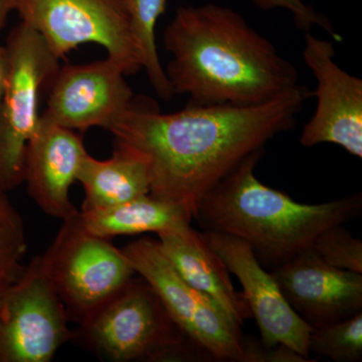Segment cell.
I'll return each mask as SVG.
<instances>
[{"instance_id": "6da1fadb", "label": "cell", "mask_w": 362, "mask_h": 362, "mask_svg": "<svg viewBox=\"0 0 362 362\" xmlns=\"http://www.w3.org/2000/svg\"><path fill=\"white\" fill-rule=\"evenodd\" d=\"M309 96L298 85L254 106L188 104L171 114L135 98L108 131L117 144L148 162L150 194L180 204L194 218L211 188L275 136L291 129Z\"/></svg>"}, {"instance_id": "8992f818", "label": "cell", "mask_w": 362, "mask_h": 362, "mask_svg": "<svg viewBox=\"0 0 362 362\" xmlns=\"http://www.w3.org/2000/svg\"><path fill=\"white\" fill-rule=\"evenodd\" d=\"M8 73L0 102V192L18 187L25 178L26 146L39 125V104L59 68L39 33L18 23L6 39Z\"/></svg>"}, {"instance_id": "5b68a950", "label": "cell", "mask_w": 362, "mask_h": 362, "mask_svg": "<svg viewBox=\"0 0 362 362\" xmlns=\"http://www.w3.org/2000/svg\"><path fill=\"white\" fill-rule=\"evenodd\" d=\"M39 261L69 320L78 325L121 291L135 274L122 250L88 230L80 213L63 221Z\"/></svg>"}, {"instance_id": "603a6c76", "label": "cell", "mask_w": 362, "mask_h": 362, "mask_svg": "<svg viewBox=\"0 0 362 362\" xmlns=\"http://www.w3.org/2000/svg\"><path fill=\"white\" fill-rule=\"evenodd\" d=\"M244 362H310L311 359L305 358L286 345L278 344L275 346L262 347L256 342L244 341Z\"/></svg>"}, {"instance_id": "ffe728a7", "label": "cell", "mask_w": 362, "mask_h": 362, "mask_svg": "<svg viewBox=\"0 0 362 362\" xmlns=\"http://www.w3.org/2000/svg\"><path fill=\"white\" fill-rule=\"evenodd\" d=\"M28 251L23 218L9 201L7 192H0V285L9 284L20 277L21 264Z\"/></svg>"}, {"instance_id": "e0dca14e", "label": "cell", "mask_w": 362, "mask_h": 362, "mask_svg": "<svg viewBox=\"0 0 362 362\" xmlns=\"http://www.w3.org/2000/svg\"><path fill=\"white\" fill-rule=\"evenodd\" d=\"M80 218L88 230L109 240L117 235L182 230L192 221L180 204L150 194L118 206L81 211Z\"/></svg>"}, {"instance_id": "7402d4cb", "label": "cell", "mask_w": 362, "mask_h": 362, "mask_svg": "<svg viewBox=\"0 0 362 362\" xmlns=\"http://www.w3.org/2000/svg\"><path fill=\"white\" fill-rule=\"evenodd\" d=\"M255 4L263 11H272L275 8L286 9L292 14L295 25L299 30L309 32L314 25H319L327 30L335 39L339 40L329 21L316 13L311 6L305 4L303 0H252Z\"/></svg>"}, {"instance_id": "8fae6325", "label": "cell", "mask_w": 362, "mask_h": 362, "mask_svg": "<svg viewBox=\"0 0 362 362\" xmlns=\"http://www.w3.org/2000/svg\"><path fill=\"white\" fill-rule=\"evenodd\" d=\"M47 118L75 131L108 130L135 96L118 64L106 59L59 66L47 87Z\"/></svg>"}, {"instance_id": "cb8c5ba5", "label": "cell", "mask_w": 362, "mask_h": 362, "mask_svg": "<svg viewBox=\"0 0 362 362\" xmlns=\"http://www.w3.org/2000/svg\"><path fill=\"white\" fill-rule=\"evenodd\" d=\"M7 73H8V58L6 45L0 44V102L6 90Z\"/></svg>"}, {"instance_id": "44dd1931", "label": "cell", "mask_w": 362, "mask_h": 362, "mask_svg": "<svg viewBox=\"0 0 362 362\" xmlns=\"http://www.w3.org/2000/svg\"><path fill=\"white\" fill-rule=\"evenodd\" d=\"M323 261L335 268L362 274V242L342 225L319 233L311 246Z\"/></svg>"}, {"instance_id": "52a82bcc", "label": "cell", "mask_w": 362, "mask_h": 362, "mask_svg": "<svg viewBox=\"0 0 362 362\" xmlns=\"http://www.w3.org/2000/svg\"><path fill=\"white\" fill-rule=\"evenodd\" d=\"M9 4L59 59L81 45L96 44L106 49L125 76L142 69L123 0H9Z\"/></svg>"}, {"instance_id": "2e32d148", "label": "cell", "mask_w": 362, "mask_h": 362, "mask_svg": "<svg viewBox=\"0 0 362 362\" xmlns=\"http://www.w3.org/2000/svg\"><path fill=\"white\" fill-rule=\"evenodd\" d=\"M77 181L85 189L82 211L118 206L150 194L148 162L139 152L117 143L106 160L88 154Z\"/></svg>"}, {"instance_id": "d4e9b609", "label": "cell", "mask_w": 362, "mask_h": 362, "mask_svg": "<svg viewBox=\"0 0 362 362\" xmlns=\"http://www.w3.org/2000/svg\"><path fill=\"white\" fill-rule=\"evenodd\" d=\"M11 13L9 0H0V33L6 25L8 14Z\"/></svg>"}, {"instance_id": "9c48e42d", "label": "cell", "mask_w": 362, "mask_h": 362, "mask_svg": "<svg viewBox=\"0 0 362 362\" xmlns=\"http://www.w3.org/2000/svg\"><path fill=\"white\" fill-rule=\"evenodd\" d=\"M68 314L40 269L39 257L0 285V362H49L74 338Z\"/></svg>"}, {"instance_id": "4fadbf2b", "label": "cell", "mask_w": 362, "mask_h": 362, "mask_svg": "<svg viewBox=\"0 0 362 362\" xmlns=\"http://www.w3.org/2000/svg\"><path fill=\"white\" fill-rule=\"evenodd\" d=\"M272 275L293 310L312 328L362 311V274L329 265L312 247L276 267Z\"/></svg>"}, {"instance_id": "ba28073f", "label": "cell", "mask_w": 362, "mask_h": 362, "mask_svg": "<svg viewBox=\"0 0 362 362\" xmlns=\"http://www.w3.org/2000/svg\"><path fill=\"white\" fill-rule=\"evenodd\" d=\"M135 273L160 298L169 315L190 340L216 361L244 362L240 326L220 305L178 275L157 240H136L122 250Z\"/></svg>"}, {"instance_id": "7a4b0ae2", "label": "cell", "mask_w": 362, "mask_h": 362, "mask_svg": "<svg viewBox=\"0 0 362 362\" xmlns=\"http://www.w3.org/2000/svg\"><path fill=\"white\" fill-rule=\"evenodd\" d=\"M175 94L194 106H254L298 86L294 65L228 7L181 6L163 33Z\"/></svg>"}, {"instance_id": "3957f363", "label": "cell", "mask_w": 362, "mask_h": 362, "mask_svg": "<svg viewBox=\"0 0 362 362\" xmlns=\"http://www.w3.org/2000/svg\"><path fill=\"white\" fill-rule=\"evenodd\" d=\"M263 150L242 162L204 197L194 218L209 230L246 242L259 262L280 266L311 247L317 235L361 213V195L305 204L261 182L255 168Z\"/></svg>"}, {"instance_id": "d6986e66", "label": "cell", "mask_w": 362, "mask_h": 362, "mask_svg": "<svg viewBox=\"0 0 362 362\" xmlns=\"http://www.w3.org/2000/svg\"><path fill=\"white\" fill-rule=\"evenodd\" d=\"M309 351L337 362L362 359V311L349 318L312 329Z\"/></svg>"}, {"instance_id": "30bf717a", "label": "cell", "mask_w": 362, "mask_h": 362, "mask_svg": "<svg viewBox=\"0 0 362 362\" xmlns=\"http://www.w3.org/2000/svg\"><path fill=\"white\" fill-rule=\"evenodd\" d=\"M332 42L305 35V63L316 78L313 116L304 126L300 144L310 148L332 143L362 157V81L335 63Z\"/></svg>"}, {"instance_id": "9a60e30c", "label": "cell", "mask_w": 362, "mask_h": 362, "mask_svg": "<svg viewBox=\"0 0 362 362\" xmlns=\"http://www.w3.org/2000/svg\"><path fill=\"white\" fill-rule=\"evenodd\" d=\"M157 235L162 254L188 285L211 297L238 326L252 316L246 298L233 287L230 272L209 246L204 233L190 226Z\"/></svg>"}, {"instance_id": "5bb4252c", "label": "cell", "mask_w": 362, "mask_h": 362, "mask_svg": "<svg viewBox=\"0 0 362 362\" xmlns=\"http://www.w3.org/2000/svg\"><path fill=\"white\" fill-rule=\"evenodd\" d=\"M88 154L82 136L40 115L26 146L23 182L47 216L66 221L78 214L70 201V188Z\"/></svg>"}, {"instance_id": "7c38bea8", "label": "cell", "mask_w": 362, "mask_h": 362, "mask_svg": "<svg viewBox=\"0 0 362 362\" xmlns=\"http://www.w3.org/2000/svg\"><path fill=\"white\" fill-rule=\"evenodd\" d=\"M204 235L228 272L239 279L243 295L258 324L262 344L286 345L310 359L309 337L313 328L293 310L275 278L264 270L252 247L228 233L207 230Z\"/></svg>"}, {"instance_id": "277c9868", "label": "cell", "mask_w": 362, "mask_h": 362, "mask_svg": "<svg viewBox=\"0 0 362 362\" xmlns=\"http://www.w3.org/2000/svg\"><path fill=\"white\" fill-rule=\"evenodd\" d=\"M73 340L113 362L213 358L178 327L153 288L134 279L81 323Z\"/></svg>"}, {"instance_id": "ac0fdd59", "label": "cell", "mask_w": 362, "mask_h": 362, "mask_svg": "<svg viewBox=\"0 0 362 362\" xmlns=\"http://www.w3.org/2000/svg\"><path fill=\"white\" fill-rule=\"evenodd\" d=\"M132 28L133 37L141 57L150 84L161 99L173 97V88L157 52L156 28L159 18L166 11V0H123Z\"/></svg>"}]
</instances>
